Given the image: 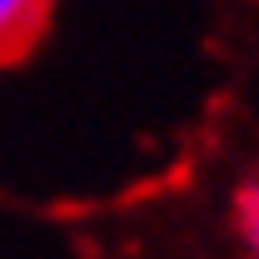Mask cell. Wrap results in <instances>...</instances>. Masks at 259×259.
Masks as SVG:
<instances>
[{
  "label": "cell",
  "mask_w": 259,
  "mask_h": 259,
  "mask_svg": "<svg viewBox=\"0 0 259 259\" xmlns=\"http://www.w3.org/2000/svg\"><path fill=\"white\" fill-rule=\"evenodd\" d=\"M40 10H45V0H0V55L35 30Z\"/></svg>",
  "instance_id": "cell-1"
},
{
  "label": "cell",
  "mask_w": 259,
  "mask_h": 259,
  "mask_svg": "<svg viewBox=\"0 0 259 259\" xmlns=\"http://www.w3.org/2000/svg\"><path fill=\"white\" fill-rule=\"evenodd\" d=\"M234 220H239V239H244L249 259H259V180L239 190V199H234Z\"/></svg>",
  "instance_id": "cell-2"
}]
</instances>
